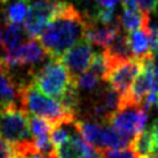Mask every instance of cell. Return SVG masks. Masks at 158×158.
I'll list each match as a JSON object with an SVG mask.
<instances>
[{
    "instance_id": "6da1fadb",
    "label": "cell",
    "mask_w": 158,
    "mask_h": 158,
    "mask_svg": "<svg viewBox=\"0 0 158 158\" xmlns=\"http://www.w3.org/2000/svg\"><path fill=\"white\" fill-rule=\"evenodd\" d=\"M88 21L72 4L63 1L56 16L40 35V42L49 58H60L73 44L84 40Z\"/></svg>"
},
{
    "instance_id": "7a4b0ae2",
    "label": "cell",
    "mask_w": 158,
    "mask_h": 158,
    "mask_svg": "<svg viewBox=\"0 0 158 158\" xmlns=\"http://www.w3.org/2000/svg\"><path fill=\"white\" fill-rule=\"evenodd\" d=\"M20 106L27 114L43 117L52 125L75 121L73 112L65 109L60 101L41 93L31 80L20 85Z\"/></svg>"
},
{
    "instance_id": "3957f363",
    "label": "cell",
    "mask_w": 158,
    "mask_h": 158,
    "mask_svg": "<svg viewBox=\"0 0 158 158\" xmlns=\"http://www.w3.org/2000/svg\"><path fill=\"white\" fill-rule=\"evenodd\" d=\"M73 80L74 77H72L59 58H49L47 63L35 69L31 74V83L41 93L58 101H60Z\"/></svg>"
},
{
    "instance_id": "277c9868",
    "label": "cell",
    "mask_w": 158,
    "mask_h": 158,
    "mask_svg": "<svg viewBox=\"0 0 158 158\" xmlns=\"http://www.w3.org/2000/svg\"><path fill=\"white\" fill-rule=\"evenodd\" d=\"M0 137L15 147L32 141L28 115L21 106L0 110Z\"/></svg>"
},
{
    "instance_id": "5b68a950",
    "label": "cell",
    "mask_w": 158,
    "mask_h": 158,
    "mask_svg": "<svg viewBox=\"0 0 158 158\" xmlns=\"http://www.w3.org/2000/svg\"><path fill=\"white\" fill-rule=\"evenodd\" d=\"M148 121V110L141 104L125 102L120 104L118 109L109 117L107 123L120 133L135 138L144 130Z\"/></svg>"
},
{
    "instance_id": "8992f818",
    "label": "cell",
    "mask_w": 158,
    "mask_h": 158,
    "mask_svg": "<svg viewBox=\"0 0 158 158\" xmlns=\"http://www.w3.org/2000/svg\"><path fill=\"white\" fill-rule=\"evenodd\" d=\"M63 1L57 0H36L30 4L27 16L23 20V30L30 38L41 35L48 22L56 16Z\"/></svg>"
},
{
    "instance_id": "52a82bcc",
    "label": "cell",
    "mask_w": 158,
    "mask_h": 158,
    "mask_svg": "<svg viewBox=\"0 0 158 158\" xmlns=\"http://www.w3.org/2000/svg\"><path fill=\"white\" fill-rule=\"evenodd\" d=\"M46 57H48V54L41 42L36 38H31L30 41L20 44L12 52L5 53L0 59L9 69L17 67H31V69H33V67Z\"/></svg>"
},
{
    "instance_id": "ba28073f",
    "label": "cell",
    "mask_w": 158,
    "mask_h": 158,
    "mask_svg": "<svg viewBox=\"0 0 158 158\" xmlns=\"http://www.w3.org/2000/svg\"><path fill=\"white\" fill-rule=\"evenodd\" d=\"M142 67V59L141 58H133L127 60H120L111 64L110 70L107 73L106 80L114 90H116L121 96L126 95L139 73Z\"/></svg>"
},
{
    "instance_id": "9c48e42d",
    "label": "cell",
    "mask_w": 158,
    "mask_h": 158,
    "mask_svg": "<svg viewBox=\"0 0 158 158\" xmlns=\"http://www.w3.org/2000/svg\"><path fill=\"white\" fill-rule=\"evenodd\" d=\"M121 95L110 86L99 89L89 102V116L107 122L109 117L118 109Z\"/></svg>"
},
{
    "instance_id": "30bf717a",
    "label": "cell",
    "mask_w": 158,
    "mask_h": 158,
    "mask_svg": "<svg viewBox=\"0 0 158 158\" xmlns=\"http://www.w3.org/2000/svg\"><path fill=\"white\" fill-rule=\"evenodd\" d=\"M93 48L90 42H88L85 38L80 40L75 44H73L67 52L62 54L59 58L62 63L65 65V68L69 70L72 77H78L86 69H89L91 58H93Z\"/></svg>"
},
{
    "instance_id": "8fae6325",
    "label": "cell",
    "mask_w": 158,
    "mask_h": 158,
    "mask_svg": "<svg viewBox=\"0 0 158 158\" xmlns=\"http://www.w3.org/2000/svg\"><path fill=\"white\" fill-rule=\"evenodd\" d=\"M20 85L10 69L0 59V110L10 106H20Z\"/></svg>"
},
{
    "instance_id": "7c38bea8",
    "label": "cell",
    "mask_w": 158,
    "mask_h": 158,
    "mask_svg": "<svg viewBox=\"0 0 158 158\" xmlns=\"http://www.w3.org/2000/svg\"><path fill=\"white\" fill-rule=\"evenodd\" d=\"M120 28L121 26L118 23V20L112 25H99L95 22H88L84 38L95 46L106 48Z\"/></svg>"
},
{
    "instance_id": "4fadbf2b",
    "label": "cell",
    "mask_w": 158,
    "mask_h": 158,
    "mask_svg": "<svg viewBox=\"0 0 158 158\" xmlns=\"http://www.w3.org/2000/svg\"><path fill=\"white\" fill-rule=\"evenodd\" d=\"M104 52L106 53V56L110 60V67L115 62L135 58V56L130 48L128 36L126 35L125 31H122V28L118 30V32L115 35V37L112 38L110 44L106 48H104Z\"/></svg>"
},
{
    "instance_id": "5bb4252c",
    "label": "cell",
    "mask_w": 158,
    "mask_h": 158,
    "mask_svg": "<svg viewBox=\"0 0 158 158\" xmlns=\"http://www.w3.org/2000/svg\"><path fill=\"white\" fill-rule=\"evenodd\" d=\"M130 147L135 151L138 158H158L152 127L143 130L137 136H135Z\"/></svg>"
},
{
    "instance_id": "9a60e30c",
    "label": "cell",
    "mask_w": 158,
    "mask_h": 158,
    "mask_svg": "<svg viewBox=\"0 0 158 158\" xmlns=\"http://www.w3.org/2000/svg\"><path fill=\"white\" fill-rule=\"evenodd\" d=\"M75 128L79 132V135L90 144L101 148L102 146V132L104 126H101L95 120H75ZM102 149V148H101Z\"/></svg>"
},
{
    "instance_id": "2e32d148",
    "label": "cell",
    "mask_w": 158,
    "mask_h": 158,
    "mask_svg": "<svg viewBox=\"0 0 158 158\" xmlns=\"http://www.w3.org/2000/svg\"><path fill=\"white\" fill-rule=\"evenodd\" d=\"M117 20L121 28H123L126 32H131L133 30L141 28L151 22L149 14L143 12L141 10H128V9H122V12L117 16Z\"/></svg>"
},
{
    "instance_id": "e0dca14e",
    "label": "cell",
    "mask_w": 158,
    "mask_h": 158,
    "mask_svg": "<svg viewBox=\"0 0 158 158\" xmlns=\"http://www.w3.org/2000/svg\"><path fill=\"white\" fill-rule=\"evenodd\" d=\"M149 25V23H148ZM148 25L130 32L128 43L135 58H143L152 53L148 40Z\"/></svg>"
},
{
    "instance_id": "ac0fdd59",
    "label": "cell",
    "mask_w": 158,
    "mask_h": 158,
    "mask_svg": "<svg viewBox=\"0 0 158 158\" xmlns=\"http://www.w3.org/2000/svg\"><path fill=\"white\" fill-rule=\"evenodd\" d=\"M25 33L26 32L20 23L5 22V30H4L2 38H1L4 53H10L14 49H16L21 44L25 37Z\"/></svg>"
},
{
    "instance_id": "d6986e66",
    "label": "cell",
    "mask_w": 158,
    "mask_h": 158,
    "mask_svg": "<svg viewBox=\"0 0 158 158\" xmlns=\"http://www.w3.org/2000/svg\"><path fill=\"white\" fill-rule=\"evenodd\" d=\"M133 138L127 137L118 131H116L114 127L110 125L104 126V132H102V149L112 148V149H118V148H126L131 144Z\"/></svg>"
},
{
    "instance_id": "ffe728a7",
    "label": "cell",
    "mask_w": 158,
    "mask_h": 158,
    "mask_svg": "<svg viewBox=\"0 0 158 158\" xmlns=\"http://www.w3.org/2000/svg\"><path fill=\"white\" fill-rule=\"evenodd\" d=\"M31 0H12L9 2L4 10L5 22L20 23L25 20L28 12Z\"/></svg>"
},
{
    "instance_id": "44dd1931",
    "label": "cell",
    "mask_w": 158,
    "mask_h": 158,
    "mask_svg": "<svg viewBox=\"0 0 158 158\" xmlns=\"http://www.w3.org/2000/svg\"><path fill=\"white\" fill-rule=\"evenodd\" d=\"M89 69L93 70L95 74H98L99 78L102 81L106 80L107 73L110 70V60H109V58H107V56H106V53L104 51L95 52L93 54V58H91Z\"/></svg>"
},
{
    "instance_id": "7402d4cb",
    "label": "cell",
    "mask_w": 158,
    "mask_h": 158,
    "mask_svg": "<svg viewBox=\"0 0 158 158\" xmlns=\"http://www.w3.org/2000/svg\"><path fill=\"white\" fill-rule=\"evenodd\" d=\"M28 125H30V132L32 138H41V137H48L51 128H52V123L40 116H35L32 115L31 117H28Z\"/></svg>"
},
{
    "instance_id": "603a6c76",
    "label": "cell",
    "mask_w": 158,
    "mask_h": 158,
    "mask_svg": "<svg viewBox=\"0 0 158 158\" xmlns=\"http://www.w3.org/2000/svg\"><path fill=\"white\" fill-rule=\"evenodd\" d=\"M102 81L98 74H95L93 70L86 69L85 72H83L81 74H79L78 77H75V84L78 86V89L81 90H94L98 88L99 83Z\"/></svg>"
},
{
    "instance_id": "cb8c5ba5",
    "label": "cell",
    "mask_w": 158,
    "mask_h": 158,
    "mask_svg": "<svg viewBox=\"0 0 158 158\" xmlns=\"http://www.w3.org/2000/svg\"><path fill=\"white\" fill-rule=\"evenodd\" d=\"M104 158H138L135 151L128 146L126 148H118V149H112L107 148L104 149Z\"/></svg>"
},
{
    "instance_id": "d4e9b609",
    "label": "cell",
    "mask_w": 158,
    "mask_h": 158,
    "mask_svg": "<svg viewBox=\"0 0 158 158\" xmlns=\"http://www.w3.org/2000/svg\"><path fill=\"white\" fill-rule=\"evenodd\" d=\"M148 40H149V47L153 53H158V23H151L148 25Z\"/></svg>"
},
{
    "instance_id": "484cf974",
    "label": "cell",
    "mask_w": 158,
    "mask_h": 158,
    "mask_svg": "<svg viewBox=\"0 0 158 158\" xmlns=\"http://www.w3.org/2000/svg\"><path fill=\"white\" fill-rule=\"evenodd\" d=\"M17 153L14 144L0 137V158H11Z\"/></svg>"
},
{
    "instance_id": "4316f807",
    "label": "cell",
    "mask_w": 158,
    "mask_h": 158,
    "mask_svg": "<svg viewBox=\"0 0 158 158\" xmlns=\"http://www.w3.org/2000/svg\"><path fill=\"white\" fill-rule=\"evenodd\" d=\"M138 7L141 11L151 14L158 9V0H137Z\"/></svg>"
},
{
    "instance_id": "83f0119b",
    "label": "cell",
    "mask_w": 158,
    "mask_h": 158,
    "mask_svg": "<svg viewBox=\"0 0 158 158\" xmlns=\"http://www.w3.org/2000/svg\"><path fill=\"white\" fill-rule=\"evenodd\" d=\"M152 90L158 94V53H153L152 59Z\"/></svg>"
},
{
    "instance_id": "f1b7e54d",
    "label": "cell",
    "mask_w": 158,
    "mask_h": 158,
    "mask_svg": "<svg viewBox=\"0 0 158 158\" xmlns=\"http://www.w3.org/2000/svg\"><path fill=\"white\" fill-rule=\"evenodd\" d=\"M152 131L154 135V142H156V149H157V156H158V118L152 123Z\"/></svg>"
},
{
    "instance_id": "f546056e",
    "label": "cell",
    "mask_w": 158,
    "mask_h": 158,
    "mask_svg": "<svg viewBox=\"0 0 158 158\" xmlns=\"http://www.w3.org/2000/svg\"><path fill=\"white\" fill-rule=\"evenodd\" d=\"M99 5L101 6H106V7H114L120 0H96Z\"/></svg>"
},
{
    "instance_id": "4dcf8cb0",
    "label": "cell",
    "mask_w": 158,
    "mask_h": 158,
    "mask_svg": "<svg viewBox=\"0 0 158 158\" xmlns=\"http://www.w3.org/2000/svg\"><path fill=\"white\" fill-rule=\"evenodd\" d=\"M11 158H23V156H22L21 153H16V154H15V156H12Z\"/></svg>"
},
{
    "instance_id": "1f68e13d",
    "label": "cell",
    "mask_w": 158,
    "mask_h": 158,
    "mask_svg": "<svg viewBox=\"0 0 158 158\" xmlns=\"http://www.w3.org/2000/svg\"><path fill=\"white\" fill-rule=\"evenodd\" d=\"M1 38H2V35H1V28H0V46H1Z\"/></svg>"
},
{
    "instance_id": "d6a6232c",
    "label": "cell",
    "mask_w": 158,
    "mask_h": 158,
    "mask_svg": "<svg viewBox=\"0 0 158 158\" xmlns=\"http://www.w3.org/2000/svg\"><path fill=\"white\" fill-rule=\"evenodd\" d=\"M7 0H0V4H2V2H6Z\"/></svg>"
},
{
    "instance_id": "836d02e7",
    "label": "cell",
    "mask_w": 158,
    "mask_h": 158,
    "mask_svg": "<svg viewBox=\"0 0 158 158\" xmlns=\"http://www.w3.org/2000/svg\"><path fill=\"white\" fill-rule=\"evenodd\" d=\"M57 1H64V0H57Z\"/></svg>"
}]
</instances>
